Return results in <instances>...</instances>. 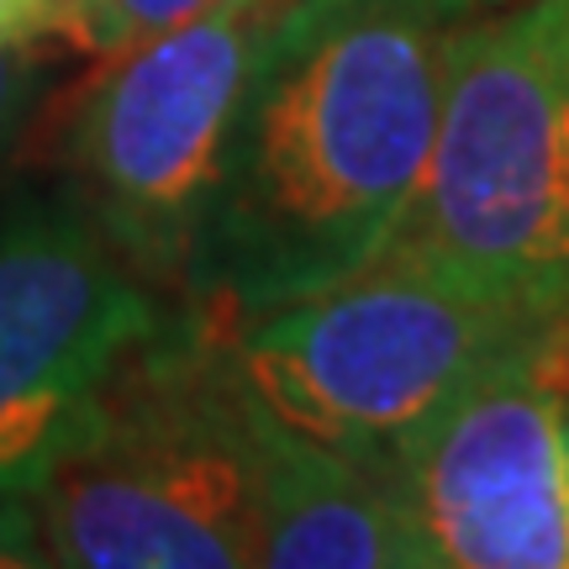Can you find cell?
Listing matches in <instances>:
<instances>
[{"label": "cell", "instance_id": "cell-4", "mask_svg": "<svg viewBox=\"0 0 569 569\" xmlns=\"http://www.w3.org/2000/svg\"><path fill=\"white\" fill-rule=\"evenodd\" d=\"M538 327L517 306L380 253L317 296L217 322V332L232 386L264 417L386 469L427 411Z\"/></svg>", "mask_w": 569, "mask_h": 569}, {"label": "cell", "instance_id": "cell-8", "mask_svg": "<svg viewBox=\"0 0 569 569\" xmlns=\"http://www.w3.org/2000/svg\"><path fill=\"white\" fill-rule=\"evenodd\" d=\"M248 401V396H243ZM259 448L264 569H438L386 469L296 438L248 401Z\"/></svg>", "mask_w": 569, "mask_h": 569}, {"label": "cell", "instance_id": "cell-11", "mask_svg": "<svg viewBox=\"0 0 569 569\" xmlns=\"http://www.w3.org/2000/svg\"><path fill=\"white\" fill-rule=\"evenodd\" d=\"M59 42V17L48 0H0V48Z\"/></svg>", "mask_w": 569, "mask_h": 569}, {"label": "cell", "instance_id": "cell-3", "mask_svg": "<svg viewBox=\"0 0 569 569\" xmlns=\"http://www.w3.org/2000/svg\"><path fill=\"white\" fill-rule=\"evenodd\" d=\"M390 259L569 322V0H496L453 38Z\"/></svg>", "mask_w": 569, "mask_h": 569}, {"label": "cell", "instance_id": "cell-2", "mask_svg": "<svg viewBox=\"0 0 569 569\" xmlns=\"http://www.w3.org/2000/svg\"><path fill=\"white\" fill-rule=\"evenodd\" d=\"M42 565L243 569L259 553L253 411L217 322L174 301L127 353L96 427L38 490Z\"/></svg>", "mask_w": 569, "mask_h": 569}, {"label": "cell", "instance_id": "cell-13", "mask_svg": "<svg viewBox=\"0 0 569 569\" xmlns=\"http://www.w3.org/2000/svg\"><path fill=\"white\" fill-rule=\"evenodd\" d=\"M48 6H53V17H59V42L69 48V42H74V32H80L84 11H90V0H48Z\"/></svg>", "mask_w": 569, "mask_h": 569}, {"label": "cell", "instance_id": "cell-7", "mask_svg": "<svg viewBox=\"0 0 569 569\" xmlns=\"http://www.w3.org/2000/svg\"><path fill=\"white\" fill-rule=\"evenodd\" d=\"M538 332L390 448L386 475L438 569H569V438Z\"/></svg>", "mask_w": 569, "mask_h": 569}, {"label": "cell", "instance_id": "cell-10", "mask_svg": "<svg viewBox=\"0 0 569 569\" xmlns=\"http://www.w3.org/2000/svg\"><path fill=\"white\" fill-rule=\"evenodd\" d=\"M48 90V63L38 48H0V159L11 153Z\"/></svg>", "mask_w": 569, "mask_h": 569}, {"label": "cell", "instance_id": "cell-5", "mask_svg": "<svg viewBox=\"0 0 569 569\" xmlns=\"http://www.w3.org/2000/svg\"><path fill=\"white\" fill-rule=\"evenodd\" d=\"M290 0H217L96 59L63 132L69 196L142 280L180 296L253 63Z\"/></svg>", "mask_w": 569, "mask_h": 569}, {"label": "cell", "instance_id": "cell-6", "mask_svg": "<svg viewBox=\"0 0 569 569\" xmlns=\"http://www.w3.org/2000/svg\"><path fill=\"white\" fill-rule=\"evenodd\" d=\"M169 317L74 196L0 217V496H32L90 438L127 353Z\"/></svg>", "mask_w": 569, "mask_h": 569}, {"label": "cell", "instance_id": "cell-12", "mask_svg": "<svg viewBox=\"0 0 569 569\" xmlns=\"http://www.w3.org/2000/svg\"><path fill=\"white\" fill-rule=\"evenodd\" d=\"M538 359L559 386V407H565V438H569V322H543L538 332Z\"/></svg>", "mask_w": 569, "mask_h": 569}, {"label": "cell", "instance_id": "cell-9", "mask_svg": "<svg viewBox=\"0 0 569 569\" xmlns=\"http://www.w3.org/2000/svg\"><path fill=\"white\" fill-rule=\"evenodd\" d=\"M211 6L217 0H90V11H84L69 48H80L90 59H111V53H122L132 42L153 38V32H169L180 21L201 17Z\"/></svg>", "mask_w": 569, "mask_h": 569}, {"label": "cell", "instance_id": "cell-1", "mask_svg": "<svg viewBox=\"0 0 569 569\" xmlns=\"http://www.w3.org/2000/svg\"><path fill=\"white\" fill-rule=\"evenodd\" d=\"M496 0H290L253 63L180 296L217 322L375 264L422 180L453 38Z\"/></svg>", "mask_w": 569, "mask_h": 569}]
</instances>
